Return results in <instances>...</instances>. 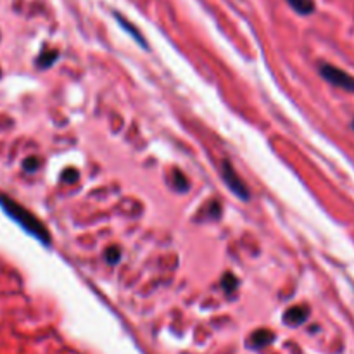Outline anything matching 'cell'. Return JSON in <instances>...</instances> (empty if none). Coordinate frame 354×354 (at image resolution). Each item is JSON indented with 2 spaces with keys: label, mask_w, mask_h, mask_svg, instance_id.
I'll return each instance as SVG.
<instances>
[{
  "label": "cell",
  "mask_w": 354,
  "mask_h": 354,
  "mask_svg": "<svg viewBox=\"0 0 354 354\" xmlns=\"http://www.w3.org/2000/svg\"><path fill=\"white\" fill-rule=\"evenodd\" d=\"M0 206H2V209L6 211L23 230H26L28 234L33 235V237L37 239V241H40L44 245L50 244L52 237L50 234H48L47 227H45L35 214H31L30 211L24 209L23 206H19L16 201L9 199V197L6 196H0Z\"/></svg>",
  "instance_id": "6da1fadb"
},
{
  "label": "cell",
  "mask_w": 354,
  "mask_h": 354,
  "mask_svg": "<svg viewBox=\"0 0 354 354\" xmlns=\"http://www.w3.org/2000/svg\"><path fill=\"white\" fill-rule=\"evenodd\" d=\"M320 75L325 82H328L330 85L337 86V88L344 90V92L354 93V76L349 75V73L342 71L337 66H332L324 62L320 64Z\"/></svg>",
  "instance_id": "7a4b0ae2"
},
{
  "label": "cell",
  "mask_w": 354,
  "mask_h": 354,
  "mask_svg": "<svg viewBox=\"0 0 354 354\" xmlns=\"http://www.w3.org/2000/svg\"><path fill=\"white\" fill-rule=\"evenodd\" d=\"M221 178H223L225 185H227L228 189H230L232 192L239 197V199H242V201L251 199V194H249L248 185L242 182L241 176L237 175L235 168L232 166V162L227 161V159H225L223 165H221Z\"/></svg>",
  "instance_id": "3957f363"
},
{
  "label": "cell",
  "mask_w": 354,
  "mask_h": 354,
  "mask_svg": "<svg viewBox=\"0 0 354 354\" xmlns=\"http://www.w3.org/2000/svg\"><path fill=\"white\" fill-rule=\"evenodd\" d=\"M310 317V308L304 306V304H299V306H292L286 311L283 315V324L289 325V327H299Z\"/></svg>",
  "instance_id": "277c9868"
},
{
  "label": "cell",
  "mask_w": 354,
  "mask_h": 354,
  "mask_svg": "<svg viewBox=\"0 0 354 354\" xmlns=\"http://www.w3.org/2000/svg\"><path fill=\"white\" fill-rule=\"evenodd\" d=\"M114 17H116L118 24H120V26L123 28L124 31H128V33H130V37H131V38H135V41H137V44H140L142 47L147 48V44H145L144 37H142V33H140V31H138V28H137V26H133V24H131L130 21L127 19V17L121 16L120 12H114Z\"/></svg>",
  "instance_id": "5b68a950"
},
{
  "label": "cell",
  "mask_w": 354,
  "mask_h": 354,
  "mask_svg": "<svg viewBox=\"0 0 354 354\" xmlns=\"http://www.w3.org/2000/svg\"><path fill=\"white\" fill-rule=\"evenodd\" d=\"M273 341H275V335H273L270 330L261 328V330H256L254 334L251 335V339H249V346L258 349V348H265V346L272 344Z\"/></svg>",
  "instance_id": "8992f818"
},
{
  "label": "cell",
  "mask_w": 354,
  "mask_h": 354,
  "mask_svg": "<svg viewBox=\"0 0 354 354\" xmlns=\"http://www.w3.org/2000/svg\"><path fill=\"white\" fill-rule=\"evenodd\" d=\"M292 10H296L299 16H311L317 10V3L315 0H287Z\"/></svg>",
  "instance_id": "52a82bcc"
},
{
  "label": "cell",
  "mask_w": 354,
  "mask_h": 354,
  "mask_svg": "<svg viewBox=\"0 0 354 354\" xmlns=\"http://www.w3.org/2000/svg\"><path fill=\"white\" fill-rule=\"evenodd\" d=\"M57 57H59L57 50H47L37 59V66H40L41 69H47V68H50L55 61H57Z\"/></svg>",
  "instance_id": "ba28073f"
},
{
  "label": "cell",
  "mask_w": 354,
  "mask_h": 354,
  "mask_svg": "<svg viewBox=\"0 0 354 354\" xmlns=\"http://www.w3.org/2000/svg\"><path fill=\"white\" fill-rule=\"evenodd\" d=\"M237 287H239V279L234 275V273H227V275L221 279V289H223L227 294L235 292Z\"/></svg>",
  "instance_id": "9c48e42d"
},
{
  "label": "cell",
  "mask_w": 354,
  "mask_h": 354,
  "mask_svg": "<svg viewBox=\"0 0 354 354\" xmlns=\"http://www.w3.org/2000/svg\"><path fill=\"white\" fill-rule=\"evenodd\" d=\"M173 183H175V189L178 190V192H185V190L189 189V180H187L185 175H183L182 171H178V169L173 173Z\"/></svg>",
  "instance_id": "30bf717a"
},
{
  "label": "cell",
  "mask_w": 354,
  "mask_h": 354,
  "mask_svg": "<svg viewBox=\"0 0 354 354\" xmlns=\"http://www.w3.org/2000/svg\"><path fill=\"white\" fill-rule=\"evenodd\" d=\"M104 258H106V261L109 263V265H118L121 259V251L118 248H109L106 251V254H104Z\"/></svg>",
  "instance_id": "8fae6325"
},
{
  "label": "cell",
  "mask_w": 354,
  "mask_h": 354,
  "mask_svg": "<svg viewBox=\"0 0 354 354\" xmlns=\"http://www.w3.org/2000/svg\"><path fill=\"white\" fill-rule=\"evenodd\" d=\"M23 168H24V171L35 173L38 168H40V162H38L37 158H33V156H31V158L24 159V161H23Z\"/></svg>",
  "instance_id": "7c38bea8"
},
{
  "label": "cell",
  "mask_w": 354,
  "mask_h": 354,
  "mask_svg": "<svg viewBox=\"0 0 354 354\" xmlns=\"http://www.w3.org/2000/svg\"><path fill=\"white\" fill-rule=\"evenodd\" d=\"M78 178H80V173L76 171L75 168H68L64 173H62V180L68 183H75Z\"/></svg>",
  "instance_id": "4fadbf2b"
},
{
  "label": "cell",
  "mask_w": 354,
  "mask_h": 354,
  "mask_svg": "<svg viewBox=\"0 0 354 354\" xmlns=\"http://www.w3.org/2000/svg\"><path fill=\"white\" fill-rule=\"evenodd\" d=\"M220 213H221L220 203H211V206H209V216L213 218V220H218V218H220Z\"/></svg>",
  "instance_id": "5bb4252c"
},
{
  "label": "cell",
  "mask_w": 354,
  "mask_h": 354,
  "mask_svg": "<svg viewBox=\"0 0 354 354\" xmlns=\"http://www.w3.org/2000/svg\"><path fill=\"white\" fill-rule=\"evenodd\" d=\"M353 130H354V120H353Z\"/></svg>",
  "instance_id": "9a60e30c"
}]
</instances>
